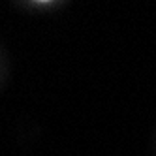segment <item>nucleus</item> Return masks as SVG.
<instances>
[{"label": "nucleus", "mask_w": 156, "mask_h": 156, "mask_svg": "<svg viewBox=\"0 0 156 156\" xmlns=\"http://www.w3.org/2000/svg\"><path fill=\"white\" fill-rule=\"evenodd\" d=\"M38 2H47V0H38Z\"/></svg>", "instance_id": "f257e3e1"}]
</instances>
